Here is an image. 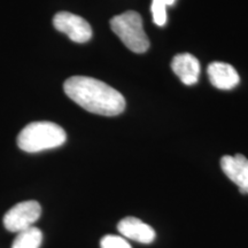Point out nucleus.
<instances>
[{
	"mask_svg": "<svg viewBox=\"0 0 248 248\" xmlns=\"http://www.w3.org/2000/svg\"><path fill=\"white\" fill-rule=\"evenodd\" d=\"M63 90L71 100L90 113L116 116L125 108V99L119 91L92 77H70L64 82Z\"/></svg>",
	"mask_w": 248,
	"mask_h": 248,
	"instance_id": "f257e3e1",
	"label": "nucleus"
},
{
	"mask_svg": "<svg viewBox=\"0 0 248 248\" xmlns=\"http://www.w3.org/2000/svg\"><path fill=\"white\" fill-rule=\"evenodd\" d=\"M67 140V133L57 123L42 121L32 122L21 130L17 136V146L27 153L60 147Z\"/></svg>",
	"mask_w": 248,
	"mask_h": 248,
	"instance_id": "f03ea898",
	"label": "nucleus"
},
{
	"mask_svg": "<svg viewBox=\"0 0 248 248\" xmlns=\"http://www.w3.org/2000/svg\"><path fill=\"white\" fill-rule=\"evenodd\" d=\"M110 28L124 45L135 53H144L150 47L141 16L137 12L129 11L116 15L110 20Z\"/></svg>",
	"mask_w": 248,
	"mask_h": 248,
	"instance_id": "7ed1b4c3",
	"label": "nucleus"
},
{
	"mask_svg": "<svg viewBox=\"0 0 248 248\" xmlns=\"http://www.w3.org/2000/svg\"><path fill=\"white\" fill-rule=\"evenodd\" d=\"M42 215V207L35 200H28L18 202L4 216V226L9 232H18L32 228Z\"/></svg>",
	"mask_w": 248,
	"mask_h": 248,
	"instance_id": "20e7f679",
	"label": "nucleus"
},
{
	"mask_svg": "<svg viewBox=\"0 0 248 248\" xmlns=\"http://www.w3.org/2000/svg\"><path fill=\"white\" fill-rule=\"evenodd\" d=\"M53 26L58 31L63 32L78 44L89 42L92 37V28L88 21L69 12H59L55 14Z\"/></svg>",
	"mask_w": 248,
	"mask_h": 248,
	"instance_id": "39448f33",
	"label": "nucleus"
},
{
	"mask_svg": "<svg viewBox=\"0 0 248 248\" xmlns=\"http://www.w3.org/2000/svg\"><path fill=\"white\" fill-rule=\"evenodd\" d=\"M221 168L226 177L239 187L240 193L248 194V160L244 155H225L221 160Z\"/></svg>",
	"mask_w": 248,
	"mask_h": 248,
	"instance_id": "423d86ee",
	"label": "nucleus"
},
{
	"mask_svg": "<svg viewBox=\"0 0 248 248\" xmlns=\"http://www.w3.org/2000/svg\"><path fill=\"white\" fill-rule=\"evenodd\" d=\"M117 230L122 237L138 241L140 244H151L155 239V231L136 217H125L117 224Z\"/></svg>",
	"mask_w": 248,
	"mask_h": 248,
	"instance_id": "0eeeda50",
	"label": "nucleus"
},
{
	"mask_svg": "<svg viewBox=\"0 0 248 248\" xmlns=\"http://www.w3.org/2000/svg\"><path fill=\"white\" fill-rule=\"evenodd\" d=\"M210 83L219 90H231L239 84L240 77L231 64L213 62L207 69Z\"/></svg>",
	"mask_w": 248,
	"mask_h": 248,
	"instance_id": "6e6552de",
	"label": "nucleus"
},
{
	"mask_svg": "<svg viewBox=\"0 0 248 248\" xmlns=\"http://www.w3.org/2000/svg\"><path fill=\"white\" fill-rule=\"evenodd\" d=\"M171 68L184 84L193 85L198 82L200 75V63L192 54H177L172 59Z\"/></svg>",
	"mask_w": 248,
	"mask_h": 248,
	"instance_id": "1a4fd4ad",
	"label": "nucleus"
},
{
	"mask_svg": "<svg viewBox=\"0 0 248 248\" xmlns=\"http://www.w3.org/2000/svg\"><path fill=\"white\" fill-rule=\"evenodd\" d=\"M43 241V233L36 226L16 233L12 248H39Z\"/></svg>",
	"mask_w": 248,
	"mask_h": 248,
	"instance_id": "9d476101",
	"label": "nucleus"
},
{
	"mask_svg": "<svg viewBox=\"0 0 248 248\" xmlns=\"http://www.w3.org/2000/svg\"><path fill=\"white\" fill-rule=\"evenodd\" d=\"M152 14H153V21L156 26H164L167 22L166 1L164 0H153L152 1Z\"/></svg>",
	"mask_w": 248,
	"mask_h": 248,
	"instance_id": "9b49d317",
	"label": "nucleus"
},
{
	"mask_svg": "<svg viewBox=\"0 0 248 248\" xmlns=\"http://www.w3.org/2000/svg\"><path fill=\"white\" fill-rule=\"evenodd\" d=\"M101 248H131L130 244L120 235L107 234L100 241Z\"/></svg>",
	"mask_w": 248,
	"mask_h": 248,
	"instance_id": "f8f14e48",
	"label": "nucleus"
},
{
	"mask_svg": "<svg viewBox=\"0 0 248 248\" xmlns=\"http://www.w3.org/2000/svg\"><path fill=\"white\" fill-rule=\"evenodd\" d=\"M164 1H166L167 6H171V5H173V2H175L176 0H164Z\"/></svg>",
	"mask_w": 248,
	"mask_h": 248,
	"instance_id": "ddd939ff",
	"label": "nucleus"
}]
</instances>
